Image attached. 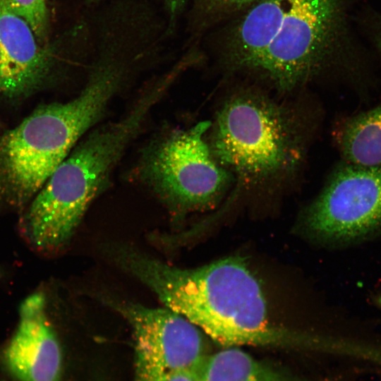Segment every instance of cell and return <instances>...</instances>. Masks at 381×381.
Listing matches in <instances>:
<instances>
[{"label":"cell","mask_w":381,"mask_h":381,"mask_svg":"<svg viewBox=\"0 0 381 381\" xmlns=\"http://www.w3.org/2000/svg\"><path fill=\"white\" fill-rule=\"evenodd\" d=\"M305 223L317 237L350 241L381 228V164L346 162L308 209Z\"/></svg>","instance_id":"obj_6"},{"label":"cell","mask_w":381,"mask_h":381,"mask_svg":"<svg viewBox=\"0 0 381 381\" xmlns=\"http://www.w3.org/2000/svg\"><path fill=\"white\" fill-rule=\"evenodd\" d=\"M368 0H258L226 32L230 68L257 72L291 90L326 71L356 78L375 61L354 21Z\"/></svg>","instance_id":"obj_1"},{"label":"cell","mask_w":381,"mask_h":381,"mask_svg":"<svg viewBox=\"0 0 381 381\" xmlns=\"http://www.w3.org/2000/svg\"><path fill=\"white\" fill-rule=\"evenodd\" d=\"M119 265L150 288L166 307L224 348L241 345L327 349L326 339L274 325L263 291L244 260L230 256L181 269L128 248Z\"/></svg>","instance_id":"obj_2"},{"label":"cell","mask_w":381,"mask_h":381,"mask_svg":"<svg viewBox=\"0 0 381 381\" xmlns=\"http://www.w3.org/2000/svg\"><path fill=\"white\" fill-rule=\"evenodd\" d=\"M1 273H2V272H1V270H0V277L1 276Z\"/></svg>","instance_id":"obj_18"},{"label":"cell","mask_w":381,"mask_h":381,"mask_svg":"<svg viewBox=\"0 0 381 381\" xmlns=\"http://www.w3.org/2000/svg\"><path fill=\"white\" fill-rule=\"evenodd\" d=\"M354 21L374 60L381 62V10L364 2L356 10Z\"/></svg>","instance_id":"obj_12"},{"label":"cell","mask_w":381,"mask_h":381,"mask_svg":"<svg viewBox=\"0 0 381 381\" xmlns=\"http://www.w3.org/2000/svg\"><path fill=\"white\" fill-rule=\"evenodd\" d=\"M161 381H200L197 373V368H184L179 370Z\"/></svg>","instance_id":"obj_15"},{"label":"cell","mask_w":381,"mask_h":381,"mask_svg":"<svg viewBox=\"0 0 381 381\" xmlns=\"http://www.w3.org/2000/svg\"><path fill=\"white\" fill-rule=\"evenodd\" d=\"M45 297L35 293L19 308V322L4 354L18 381H61L62 353L46 312Z\"/></svg>","instance_id":"obj_8"},{"label":"cell","mask_w":381,"mask_h":381,"mask_svg":"<svg viewBox=\"0 0 381 381\" xmlns=\"http://www.w3.org/2000/svg\"><path fill=\"white\" fill-rule=\"evenodd\" d=\"M31 27L38 41L44 40L48 23L46 0H3Z\"/></svg>","instance_id":"obj_13"},{"label":"cell","mask_w":381,"mask_h":381,"mask_svg":"<svg viewBox=\"0 0 381 381\" xmlns=\"http://www.w3.org/2000/svg\"><path fill=\"white\" fill-rule=\"evenodd\" d=\"M197 373L200 381H306L260 361L237 347L207 354Z\"/></svg>","instance_id":"obj_10"},{"label":"cell","mask_w":381,"mask_h":381,"mask_svg":"<svg viewBox=\"0 0 381 381\" xmlns=\"http://www.w3.org/2000/svg\"><path fill=\"white\" fill-rule=\"evenodd\" d=\"M135 339L133 381H161L184 368L195 369L206 357L200 329L169 308L118 304Z\"/></svg>","instance_id":"obj_7"},{"label":"cell","mask_w":381,"mask_h":381,"mask_svg":"<svg viewBox=\"0 0 381 381\" xmlns=\"http://www.w3.org/2000/svg\"><path fill=\"white\" fill-rule=\"evenodd\" d=\"M90 3L92 2H97L99 1H101V0H88Z\"/></svg>","instance_id":"obj_17"},{"label":"cell","mask_w":381,"mask_h":381,"mask_svg":"<svg viewBox=\"0 0 381 381\" xmlns=\"http://www.w3.org/2000/svg\"><path fill=\"white\" fill-rule=\"evenodd\" d=\"M29 24L0 0V92L19 96L37 85L48 60Z\"/></svg>","instance_id":"obj_9"},{"label":"cell","mask_w":381,"mask_h":381,"mask_svg":"<svg viewBox=\"0 0 381 381\" xmlns=\"http://www.w3.org/2000/svg\"><path fill=\"white\" fill-rule=\"evenodd\" d=\"M258 0H198L203 23H213L241 13Z\"/></svg>","instance_id":"obj_14"},{"label":"cell","mask_w":381,"mask_h":381,"mask_svg":"<svg viewBox=\"0 0 381 381\" xmlns=\"http://www.w3.org/2000/svg\"><path fill=\"white\" fill-rule=\"evenodd\" d=\"M212 124L200 121L155 143L143 159L144 180L179 210L205 209L216 203L231 181L214 158L205 135Z\"/></svg>","instance_id":"obj_5"},{"label":"cell","mask_w":381,"mask_h":381,"mask_svg":"<svg viewBox=\"0 0 381 381\" xmlns=\"http://www.w3.org/2000/svg\"><path fill=\"white\" fill-rule=\"evenodd\" d=\"M168 11L170 23L174 24L177 17L183 10L187 0H163Z\"/></svg>","instance_id":"obj_16"},{"label":"cell","mask_w":381,"mask_h":381,"mask_svg":"<svg viewBox=\"0 0 381 381\" xmlns=\"http://www.w3.org/2000/svg\"><path fill=\"white\" fill-rule=\"evenodd\" d=\"M130 79L131 71L121 60L98 55L75 98L38 107L5 136L1 171L14 203L23 205L36 195Z\"/></svg>","instance_id":"obj_3"},{"label":"cell","mask_w":381,"mask_h":381,"mask_svg":"<svg viewBox=\"0 0 381 381\" xmlns=\"http://www.w3.org/2000/svg\"><path fill=\"white\" fill-rule=\"evenodd\" d=\"M298 141L280 107L263 97L243 94L220 109L210 148L224 168L255 182L291 169L300 158Z\"/></svg>","instance_id":"obj_4"},{"label":"cell","mask_w":381,"mask_h":381,"mask_svg":"<svg viewBox=\"0 0 381 381\" xmlns=\"http://www.w3.org/2000/svg\"><path fill=\"white\" fill-rule=\"evenodd\" d=\"M337 137L346 162L381 164V103L346 119Z\"/></svg>","instance_id":"obj_11"}]
</instances>
